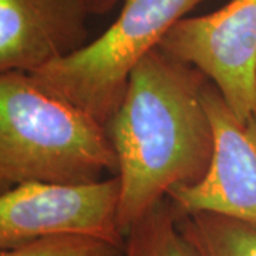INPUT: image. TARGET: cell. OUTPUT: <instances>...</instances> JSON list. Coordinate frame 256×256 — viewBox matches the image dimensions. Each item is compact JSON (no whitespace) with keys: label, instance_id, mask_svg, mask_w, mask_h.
I'll list each match as a JSON object with an SVG mask.
<instances>
[{"label":"cell","instance_id":"cell-11","mask_svg":"<svg viewBox=\"0 0 256 256\" xmlns=\"http://www.w3.org/2000/svg\"><path fill=\"white\" fill-rule=\"evenodd\" d=\"M116 2L117 0H86V3L88 4L92 14L106 13L107 10H110L116 4Z\"/></svg>","mask_w":256,"mask_h":256},{"label":"cell","instance_id":"cell-6","mask_svg":"<svg viewBox=\"0 0 256 256\" xmlns=\"http://www.w3.org/2000/svg\"><path fill=\"white\" fill-rule=\"evenodd\" d=\"M202 96L215 137L212 162L201 181L176 186L166 198L182 214L210 212L256 225V116L236 118L210 80Z\"/></svg>","mask_w":256,"mask_h":256},{"label":"cell","instance_id":"cell-7","mask_svg":"<svg viewBox=\"0 0 256 256\" xmlns=\"http://www.w3.org/2000/svg\"><path fill=\"white\" fill-rule=\"evenodd\" d=\"M86 0H0V72L33 73L88 43Z\"/></svg>","mask_w":256,"mask_h":256},{"label":"cell","instance_id":"cell-1","mask_svg":"<svg viewBox=\"0 0 256 256\" xmlns=\"http://www.w3.org/2000/svg\"><path fill=\"white\" fill-rule=\"evenodd\" d=\"M208 78L156 48L136 66L107 124L118 160L124 234L176 186L201 181L215 137L204 104Z\"/></svg>","mask_w":256,"mask_h":256},{"label":"cell","instance_id":"cell-8","mask_svg":"<svg viewBox=\"0 0 256 256\" xmlns=\"http://www.w3.org/2000/svg\"><path fill=\"white\" fill-rule=\"evenodd\" d=\"M178 226L200 256H256L254 224L210 212H181Z\"/></svg>","mask_w":256,"mask_h":256},{"label":"cell","instance_id":"cell-10","mask_svg":"<svg viewBox=\"0 0 256 256\" xmlns=\"http://www.w3.org/2000/svg\"><path fill=\"white\" fill-rule=\"evenodd\" d=\"M0 256H124V246L84 235H47L2 249Z\"/></svg>","mask_w":256,"mask_h":256},{"label":"cell","instance_id":"cell-2","mask_svg":"<svg viewBox=\"0 0 256 256\" xmlns=\"http://www.w3.org/2000/svg\"><path fill=\"white\" fill-rule=\"evenodd\" d=\"M108 130L23 72L0 76V186L86 184L117 175Z\"/></svg>","mask_w":256,"mask_h":256},{"label":"cell","instance_id":"cell-9","mask_svg":"<svg viewBox=\"0 0 256 256\" xmlns=\"http://www.w3.org/2000/svg\"><path fill=\"white\" fill-rule=\"evenodd\" d=\"M181 210L168 198L128 229L124 256H200L178 226Z\"/></svg>","mask_w":256,"mask_h":256},{"label":"cell","instance_id":"cell-4","mask_svg":"<svg viewBox=\"0 0 256 256\" xmlns=\"http://www.w3.org/2000/svg\"><path fill=\"white\" fill-rule=\"evenodd\" d=\"M158 48L201 72L236 118L256 116V0H229L212 13L184 18Z\"/></svg>","mask_w":256,"mask_h":256},{"label":"cell","instance_id":"cell-3","mask_svg":"<svg viewBox=\"0 0 256 256\" xmlns=\"http://www.w3.org/2000/svg\"><path fill=\"white\" fill-rule=\"evenodd\" d=\"M205 0H122L118 18L80 50L28 73L40 86L107 127L132 70Z\"/></svg>","mask_w":256,"mask_h":256},{"label":"cell","instance_id":"cell-5","mask_svg":"<svg viewBox=\"0 0 256 256\" xmlns=\"http://www.w3.org/2000/svg\"><path fill=\"white\" fill-rule=\"evenodd\" d=\"M117 175L86 184L28 182L2 192L0 249L47 235H84L124 246Z\"/></svg>","mask_w":256,"mask_h":256}]
</instances>
